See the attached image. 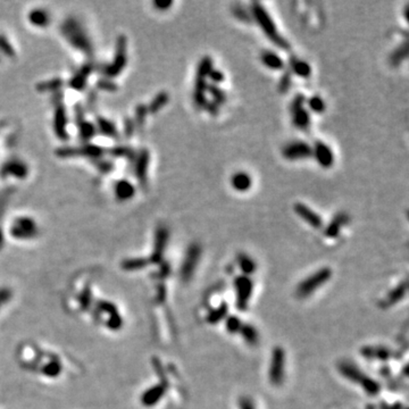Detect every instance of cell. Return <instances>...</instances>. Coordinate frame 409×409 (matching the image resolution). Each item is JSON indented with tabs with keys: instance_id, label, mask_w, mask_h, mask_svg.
Instances as JSON below:
<instances>
[{
	"instance_id": "obj_1",
	"label": "cell",
	"mask_w": 409,
	"mask_h": 409,
	"mask_svg": "<svg viewBox=\"0 0 409 409\" xmlns=\"http://www.w3.org/2000/svg\"><path fill=\"white\" fill-rule=\"evenodd\" d=\"M331 276H332V270L329 267H323V268L319 269L313 275H310L309 278L303 280L300 283L297 288V297L298 298H306V297L310 296L315 292L316 289L325 285L331 279Z\"/></svg>"
},
{
	"instance_id": "obj_2",
	"label": "cell",
	"mask_w": 409,
	"mask_h": 409,
	"mask_svg": "<svg viewBox=\"0 0 409 409\" xmlns=\"http://www.w3.org/2000/svg\"><path fill=\"white\" fill-rule=\"evenodd\" d=\"M340 371L344 376L349 378L350 381L357 382L363 387L368 394L375 395L380 392V385L373 378L366 376V375L361 374V372L358 370L356 366L351 365L350 363H342L340 365Z\"/></svg>"
},
{
	"instance_id": "obj_3",
	"label": "cell",
	"mask_w": 409,
	"mask_h": 409,
	"mask_svg": "<svg viewBox=\"0 0 409 409\" xmlns=\"http://www.w3.org/2000/svg\"><path fill=\"white\" fill-rule=\"evenodd\" d=\"M250 12H251V15L255 18L257 24L260 26V29L268 36L269 40L274 39L275 36H279L274 21H273L270 15L267 13L265 7L260 2H252L251 6H250Z\"/></svg>"
},
{
	"instance_id": "obj_4",
	"label": "cell",
	"mask_w": 409,
	"mask_h": 409,
	"mask_svg": "<svg viewBox=\"0 0 409 409\" xmlns=\"http://www.w3.org/2000/svg\"><path fill=\"white\" fill-rule=\"evenodd\" d=\"M285 353L281 347H276L272 353L269 366V382L274 387H279L285 381Z\"/></svg>"
},
{
	"instance_id": "obj_5",
	"label": "cell",
	"mask_w": 409,
	"mask_h": 409,
	"mask_svg": "<svg viewBox=\"0 0 409 409\" xmlns=\"http://www.w3.org/2000/svg\"><path fill=\"white\" fill-rule=\"evenodd\" d=\"M282 156L288 160H306L313 157V148L303 141H292L283 147Z\"/></svg>"
},
{
	"instance_id": "obj_6",
	"label": "cell",
	"mask_w": 409,
	"mask_h": 409,
	"mask_svg": "<svg viewBox=\"0 0 409 409\" xmlns=\"http://www.w3.org/2000/svg\"><path fill=\"white\" fill-rule=\"evenodd\" d=\"M236 290V306L240 310H246L248 307L250 297L252 295V281L248 276H238L234 282Z\"/></svg>"
},
{
	"instance_id": "obj_7",
	"label": "cell",
	"mask_w": 409,
	"mask_h": 409,
	"mask_svg": "<svg viewBox=\"0 0 409 409\" xmlns=\"http://www.w3.org/2000/svg\"><path fill=\"white\" fill-rule=\"evenodd\" d=\"M201 255V247L198 243H192L189 247L187 257L184 259L183 268H182V275L185 280H189L194 274V270L197 266V263Z\"/></svg>"
},
{
	"instance_id": "obj_8",
	"label": "cell",
	"mask_w": 409,
	"mask_h": 409,
	"mask_svg": "<svg viewBox=\"0 0 409 409\" xmlns=\"http://www.w3.org/2000/svg\"><path fill=\"white\" fill-rule=\"evenodd\" d=\"M313 157L323 168H330L334 164V155L331 148L322 141H316L313 148Z\"/></svg>"
},
{
	"instance_id": "obj_9",
	"label": "cell",
	"mask_w": 409,
	"mask_h": 409,
	"mask_svg": "<svg viewBox=\"0 0 409 409\" xmlns=\"http://www.w3.org/2000/svg\"><path fill=\"white\" fill-rule=\"evenodd\" d=\"M293 209H295L296 214L302 217L306 223H308L309 225H312L314 229H320L322 228L323 221L320 218L319 214H316L313 209H310L308 206L305 204H302V202H297L293 206Z\"/></svg>"
},
{
	"instance_id": "obj_10",
	"label": "cell",
	"mask_w": 409,
	"mask_h": 409,
	"mask_svg": "<svg viewBox=\"0 0 409 409\" xmlns=\"http://www.w3.org/2000/svg\"><path fill=\"white\" fill-rule=\"evenodd\" d=\"M348 221H349V217H348L347 214L339 213V214L334 216L332 221L330 222V224L327 225L325 231H324V234H325L326 238H337L341 231V228H342L344 224H347Z\"/></svg>"
},
{
	"instance_id": "obj_11",
	"label": "cell",
	"mask_w": 409,
	"mask_h": 409,
	"mask_svg": "<svg viewBox=\"0 0 409 409\" xmlns=\"http://www.w3.org/2000/svg\"><path fill=\"white\" fill-rule=\"evenodd\" d=\"M260 60H262V63L267 69L273 71H280L285 67V62H283L281 57L276 53L270 52V50H264L260 53Z\"/></svg>"
},
{
	"instance_id": "obj_12",
	"label": "cell",
	"mask_w": 409,
	"mask_h": 409,
	"mask_svg": "<svg viewBox=\"0 0 409 409\" xmlns=\"http://www.w3.org/2000/svg\"><path fill=\"white\" fill-rule=\"evenodd\" d=\"M231 185L239 192L248 191L252 185L251 177L246 172H236L231 178Z\"/></svg>"
},
{
	"instance_id": "obj_13",
	"label": "cell",
	"mask_w": 409,
	"mask_h": 409,
	"mask_svg": "<svg viewBox=\"0 0 409 409\" xmlns=\"http://www.w3.org/2000/svg\"><path fill=\"white\" fill-rule=\"evenodd\" d=\"M289 69L291 70L292 74H296L297 76L307 79L312 74V67L305 60L297 59L296 57H290L289 58Z\"/></svg>"
},
{
	"instance_id": "obj_14",
	"label": "cell",
	"mask_w": 409,
	"mask_h": 409,
	"mask_svg": "<svg viewBox=\"0 0 409 409\" xmlns=\"http://www.w3.org/2000/svg\"><path fill=\"white\" fill-rule=\"evenodd\" d=\"M408 53H409L408 41H407V39H405V41L400 43V45H399L397 48L392 52L390 57H389V64H390L392 67H398L399 65H401V63L407 59Z\"/></svg>"
},
{
	"instance_id": "obj_15",
	"label": "cell",
	"mask_w": 409,
	"mask_h": 409,
	"mask_svg": "<svg viewBox=\"0 0 409 409\" xmlns=\"http://www.w3.org/2000/svg\"><path fill=\"white\" fill-rule=\"evenodd\" d=\"M292 123L298 130H306L310 125V115L309 111L302 108L295 114H292Z\"/></svg>"
},
{
	"instance_id": "obj_16",
	"label": "cell",
	"mask_w": 409,
	"mask_h": 409,
	"mask_svg": "<svg viewBox=\"0 0 409 409\" xmlns=\"http://www.w3.org/2000/svg\"><path fill=\"white\" fill-rule=\"evenodd\" d=\"M236 260H238L240 269L245 273L246 276L249 274H252L256 270V263L253 262L251 257H249L247 253L240 252L238 257H236Z\"/></svg>"
},
{
	"instance_id": "obj_17",
	"label": "cell",
	"mask_w": 409,
	"mask_h": 409,
	"mask_svg": "<svg viewBox=\"0 0 409 409\" xmlns=\"http://www.w3.org/2000/svg\"><path fill=\"white\" fill-rule=\"evenodd\" d=\"M406 290H407V283L404 282V283H401V285H399L397 288H395L393 291H391L390 293H389L387 298H385L383 302V307H389V306L394 305L395 302H399V300L405 296Z\"/></svg>"
},
{
	"instance_id": "obj_18",
	"label": "cell",
	"mask_w": 409,
	"mask_h": 409,
	"mask_svg": "<svg viewBox=\"0 0 409 409\" xmlns=\"http://www.w3.org/2000/svg\"><path fill=\"white\" fill-rule=\"evenodd\" d=\"M212 70H213V59L209 56H204L200 60H199L196 77L206 80L208 77Z\"/></svg>"
},
{
	"instance_id": "obj_19",
	"label": "cell",
	"mask_w": 409,
	"mask_h": 409,
	"mask_svg": "<svg viewBox=\"0 0 409 409\" xmlns=\"http://www.w3.org/2000/svg\"><path fill=\"white\" fill-rule=\"evenodd\" d=\"M363 356H366V357H371V358H377V359H388L389 357H390V351H389L387 348H381V347H376V348H372V347H368V348H365L363 350Z\"/></svg>"
},
{
	"instance_id": "obj_20",
	"label": "cell",
	"mask_w": 409,
	"mask_h": 409,
	"mask_svg": "<svg viewBox=\"0 0 409 409\" xmlns=\"http://www.w3.org/2000/svg\"><path fill=\"white\" fill-rule=\"evenodd\" d=\"M226 315H228V305H226V303H222L221 306L215 308L214 310H212V312L208 314L207 320L211 324H216L221 322L224 317H226Z\"/></svg>"
},
{
	"instance_id": "obj_21",
	"label": "cell",
	"mask_w": 409,
	"mask_h": 409,
	"mask_svg": "<svg viewBox=\"0 0 409 409\" xmlns=\"http://www.w3.org/2000/svg\"><path fill=\"white\" fill-rule=\"evenodd\" d=\"M292 86V72L291 70L286 69L285 73L282 74L281 77H280V82L278 86V90L281 94H285L289 91L290 88Z\"/></svg>"
},
{
	"instance_id": "obj_22",
	"label": "cell",
	"mask_w": 409,
	"mask_h": 409,
	"mask_svg": "<svg viewBox=\"0 0 409 409\" xmlns=\"http://www.w3.org/2000/svg\"><path fill=\"white\" fill-rule=\"evenodd\" d=\"M239 332H241L243 339H245L248 343L257 344V342H258V340H259L258 332H257V330L251 325H242Z\"/></svg>"
},
{
	"instance_id": "obj_23",
	"label": "cell",
	"mask_w": 409,
	"mask_h": 409,
	"mask_svg": "<svg viewBox=\"0 0 409 409\" xmlns=\"http://www.w3.org/2000/svg\"><path fill=\"white\" fill-rule=\"evenodd\" d=\"M206 91H208L213 99H214L213 101H215V103L218 105L224 104L226 99H228V97H226L224 91H223L218 86H215V84H207V90Z\"/></svg>"
},
{
	"instance_id": "obj_24",
	"label": "cell",
	"mask_w": 409,
	"mask_h": 409,
	"mask_svg": "<svg viewBox=\"0 0 409 409\" xmlns=\"http://www.w3.org/2000/svg\"><path fill=\"white\" fill-rule=\"evenodd\" d=\"M308 106L314 113L320 114L325 110V103L320 96H313L308 99Z\"/></svg>"
},
{
	"instance_id": "obj_25",
	"label": "cell",
	"mask_w": 409,
	"mask_h": 409,
	"mask_svg": "<svg viewBox=\"0 0 409 409\" xmlns=\"http://www.w3.org/2000/svg\"><path fill=\"white\" fill-rule=\"evenodd\" d=\"M232 13L236 18L240 19V21H242L245 23H251L252 22V18H251V15H250V13L247 12L246 8L242 7V6H240V5L233 6Z\"/></svg>"
},
{
	"instance_id": "obj_26",
	"label": "cell",
	"mask_w": 409,
	"mask_h": 409,
	"mask_svg": "<svg viewBox=\"0 0 409 409\" xmlns=\"http://www.w3.org/2000/svg\"><path fill=\"white\" fill-rule=\"evenodd\" d=\"M168 99H170V98H168V94L166 92L160 93L153 100V103L150 104V110L153 111V113H156V111L160 110L161 107H164L165 105L168 103Z\"/></svg>"
},
{
	"instance_id": "obj_27",
	"label": "cell",
	"mask_w": 409,
	"mask_h": 409,
	"mask_svg": "<svg viewBox=\"0 0 409 409\" xmlns=\"http://www.w3.org/2000/svg\"><path fill=\"white\" fill-rule=\"evenodd\" d=\"M305 101H306V97L303 96L302 93L296 94L295 98H293L291 101V104H290V113L295 114L296 111H298L299 109L303 108V104H305Z\"/></svg>"
},
{
	"instance_id": "obj_28",
	"label": "cell",
	"mask_w": 409,
	"mask_h": 409,
	"mask_svg": "<svg viewBox=\"0 0 409 409\" xmlns=\"http://www.w3.org/2000/svg\"><path fill=\"white\" fill-rule=\"evenodd\" d=\"M242 323L238 317L235 316H230L226 320V330L229 331L230 333H236L239 332L240 329H241Z\"/></svg>"
},
{
	"instance_id": "obj_29",
	"label": "cell",
	"mask_w": 409,
	"mask_h": 409,
	"mask_svg": "<svg viewBox=\"0 0 409 409\" xmlns=\"http://www.w3.org/2000/svg\"><path fill=\"white\" fill-rule=\"evenodd\" d=\"M208 77H209V79H211V81L213 82L212 84H215V86H216V84L222 83L223 81H224V79H225L224 74H223L222 71L215 70V69H213L211 71V73H209Z\"/></svg>"
},
{
	"instance_id": "obj_30",
	"label": "cell",
	"mask_w": 409,
	"mask_h": 409,
	"mask_svg": "<svg viewBox=\"0 0 409 409\" xmlns=\"http://www.w3.org/2000/svg\"><path fill=\"white\" fill-rule=\"evenodd\" d=\"M270 41L274 43L276 47H279V48H281L283 50H289L290 47H291L290 46V43L288 42V40H286L285 38H283V36L280 35L278 36H275L274 39L270 40Z\"/></svg>"
},
{
	"instance_id": "obj_31",
	"label": "cell",
	"mask_w": 409,
	"mask_h": 409,
	"mask_svg": "<svg viewBox=\"0 0 409 409\" xmlns=\"http://www.w3.org/2000/svg\"><path fill=\"white\" fill-rule=\"evenodd\" d=\"M205 109L207 110L208 114H211L212 116H216V115L219 114V105L216 104L215 101H208L205 105Z\"/></svg>"
},
{
	"instance_id": "obj_32",
	"label": "cell",
	"mask_w": 409,
	"mask_h": 409,
	"mask_svg": "<svg viewBox=\"0 0 409 409\" xmlns=\"http://www.w3.org/2000/svg\"><path fill=\"white\" fill-rule=\"evenodd\" d=\"M240 409H255L252 402L248 398H241L240 400Z\"/></svg>"
},
{
	"instance_id": "obj_33",
	"label": "cell",
	"mask_w": 409,
	"mask_h": 409,
	"mask_svg": "<svg viewBox=\"0 0 409 409\" xmlns=\"http://www.w3.org/2000/svg\"><path fill=\"white\" fill-rule=\"evenodd\" d=\"M155 5H156L160 9H163V8L167 9L172 5V1H157Z\"/></svg>"
},
{
	"instance_id": "obj_34",
	"label": "cell",
	"mask_w": 409,
	"mask_h": 409,
	"mask_svg": "<svg viewBox=\"0 0 409 409\" xmlns=\"http://www.w3.org/2000/svg\"><path fill=\"white\" fill-rule=\"evenodd\" d=\"M408 13H409V5H407L406 6V8H405V18H406V19H409V18H408Z\"/></svg>"
}]
</instances>
